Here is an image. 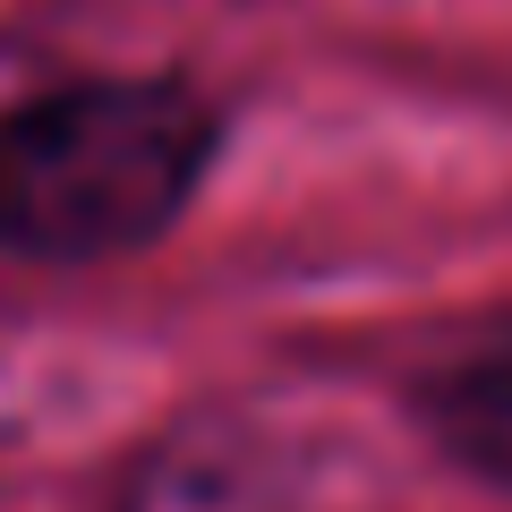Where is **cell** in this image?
<instances>
[{"instance_id": "cell-1", "label": "cell", "mask_w": 512, "mask_h": 512, "mask_svg": "<svg viewBox=\"0 0 512 512\" xmlns=\"http://www.w3.org/2000/svg\"><path fill=\"white\" fill-rule=\"evenodd\" d=\"M231 146V103L171 69L60 77L0 111V256L111 265L197 214Z\"/></svg>"}, {"instance_id": "cell-2", "label": "cell", "mask_w": 512, "mask_h": 512, "mask_svg": "<svg viewBox=\"0 0 512 512\" xmlns=\"http://www.w3.org/2000/svg\"><path fill=\"white\" fill-rule=\"evenodd\" d=\"M402 419L453 478L512 504V316L461 333L453 350L419 359L402 376Z\"/></svg>"}]
</instances>
